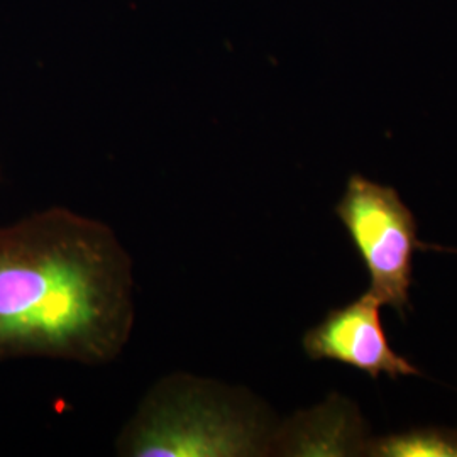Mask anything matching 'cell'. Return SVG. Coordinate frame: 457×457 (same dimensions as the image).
<instances>
[{
  "instance_id": "cell-5",
  "label": "cell",
  "mask_w": 457,
  "mask_h": 457,
  "mask_svg": "<svg viewBox=\"0 0 457 457\" xmlns=\"http://www.w3.org/2000/svg\"><path fill=\"white\" fill-rule=\"evenodd\" d=\"M368 454L378 457H457V432L439 427L413 428L370 442Z\"/></svg>"
},
{
  "instance_id": "cell-3",
  "label": "cell",
  "mask_w": 457,
  "mask_h": 457,
  "mask_svg": "<svg viewBox=\"0 0 457 457\" xmlns=\"http://www.w3.org/2000/svg\"><path fill=\"white\" fill-rule=\"evenodd\" d=\"M336 215L366 264L370 294L405 317L413 283V254L427 247L417 237L415 215L395 188L362 175L349 177Z\"/></svg>"
},
{
  "instance_id": "cell-1",
  "label": "cell",
  "mask_w": 457,
  "mask_h": 457,
  "mask_svg": "<svg viewBox=\"0 0 457 457\" xmlns=\"http://www.w3.org/2000/svg\"><path fill=\"white\" fill-rule=\"evenodd\" d=\"M134 322L131 256L107 224L51 207L0 228V362L104 366Z\"/></svg>"
},
{
  "instance_id": "cell-4",
  "label": "cell",
  "mask_w": 457,
  "mask_h": 457,
  "mask_svg": "<svg viewBox=\"0 0 457 457\" xmlns=\"http://www.w3.org/2000/svg\"><path fill=\"white\" fill-rule=\"evenodd\" d=\"M381 302L364 294L353 303L328 312L319 326L303 336V349L311 360H330L353 366L378 379L419 376L410 361L395 353L379 315Z\"/></svg>"
},
{
  "instance_id": "cell-2",
  "label": "cell",
  "mask_w": 457,
  "mask_h": 457,
  "mask_svg": "<svg viewBox=\"0 0 457 457\" xmlns=\"http://www.w3.org/2000/svg\"><path fill=\"white\" fill-rule=\"evenodd\" d=\"M275 430L254 400L209 378L164 376L120 430L115 451L129 457L260 456Z\"/></svg>"
}]
</instances>
